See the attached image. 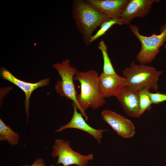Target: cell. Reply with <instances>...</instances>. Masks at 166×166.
Masks as SVG:
<instances>
[{
	"mask_svg": "<svg viewBox=\"0 0 166 166\" xmlns=\"http://www.w3.org/2000/svg\"><path fill=\"white\" fill-rule=\"evenodd\" d=\"M98 73L94 69L85 72L77 71L74 77L81 85V92L77 99L81 113L85 120H88L85 111L89 108L97 109L106 103L100 88Z\"/></svg>",
	"mask_w": 166,
	"mask_h": 166,
	"instance_id": "cell-1",
	"label": "cell"
},
{
	"mask_svg": "<svg viewBox=\"0 0 166 166\" xmlns=\"http://www.w3.org/2000/svg\"><path fill=\"white\" fill-rule=\"evenodd\" d=\"M72 16L84 44L89 46L93 33L97 28L110 18L101 13L86 0H74Z\"/></svg>",
	"mask_w": 166,
	"mask_h": 166,
	"instance_id": "cell-2",
	"label": "cell"
},
{
	"mask_svg": "<svg viewBox=\"0 0 166 166\" xmlns=\"http://www.w3.org/2000/svg\"><path fill=\"white\" fill-rule=\"evenodd\" d=\"M162 72L152 66L136 64L134 61L122 71L126 80V86L138 92L146 89L157 90L158 80Z\"/></svg>",
	"mask_w": 166,
	"mask_h": 166,
	"instance_id": "cell-3",
	"label": "cell"
},
{
	"mask_svg": "<svg viewBox=\"0 0 166 166\" xmlns=\"http://www.w3.org/2000/svg\"><path fill=\"white\" fill-rule=\"evenodd\" d=\"M129 27L141 45V50L136 56V60L141 64L150 63L160 52V48L166 41V21L160 27V34H153L150 36L141 34L139 27L136 25L130 24Z\"/></svg>",
	"mask_w": 166,
	"mask_h": 166,
	"instance_id": "cell-4",
	"label": "cell"
},
{
	"mask_svg": "<svg viewBox=\"0 0 166 166\" xmlns=\"http://www.w3.org/2000/svg\"><path fill=\"white\" fill-rule=\"evenodd\" d=\"M52 67L57 70L61 78V80L58 81L55 85L56 92L60 96L72 101L81 111L74 83V77L78 71L77 69L70 65L68 59L54 63Z\"/></svg>",
	"mask_w": 166,
	"mask_h": 166,
	"instance_id": "cell-5",
	"label": "cell"
},
{
	"mask_svg": "<svg viewBox=\"0 0 166 166\" xmlns=\"http://www.w3.org/2000/svg\"><path fill=\"white\" fill-rule=\"evenodd\" d=\"M69 141L61 139H55L53 146L51 155L57 158L56 164H62L63 166L76 165L86 166L90 160L93 159L94 155L90 153L83 155L73 150L70 147Z\"/></svg>",
	"mask_w": 166,
	"mask_h": 166,
	"instance_id": "cell-6",
	"label": "cell"
},
{
	"mask_svg": "<svg viewBox=\"0 0 166 166\" xmlns=\"http://www.w3.org/2000/svg\"><path fill=\"white\" fill-rule=\"evenodd\" d=\"M103 120L118 135L124 138L133 137L136 132L133 122L129 119L114 111L104 110L101 113Z\"/></svg>",
	"mask_w": 166,
	"mask_h": 166,
	"instance_id": "cell-7",
	"label": "cell"
},
{
	"mask_svg": "<svg viewBox=\"0 0 166 166\" xmlns=\"http://www.w3.org/2000/svg\"><path fill=\"white\" fill-rule=\"evenodd\" d=\"M0 70V76L2 78L13 83L24 93L26 96L25 106L27 121L29 116L30 98L33 92L39 87L47 85L49 83V79L44 78L36 83H31L18 79L5 67H1Z\"/></svg>",
	"mask_w": 166,
	"mask_h": 166,
	"instance_id": "cell-8",
	"label": "cell"
},
{
	"mask_svg": "<svg viewBox=\"0 0 166 166\" xmlns=\"http://www.w3.org/2000/svg\"><path fill=\"white\" fill-rule=\"evenodd\" d=\"M116 97L127 115L133 118L140 116L139 92L125 86L121 89Z\"/></svg>",
	"mask_w": 166,
	"mask_h": 166,
	"instance_id": "cell-9",
	"label": "cell"
},
{
	"mask_svg": "<svg viewBox=\"0 0 166 166\" xmlns=\"http://www.w3.org/2000/svg\"><path fill=\"white\" fill-rule=\"evenodd\" d=\"M72 106L73 112L71 120L67 124L62 125L55 132H60L65 129L70 128L80 129L91 135L97 140L98 143L100 144L103 132L107 131V130L96 129L90 126L86 122L81 113L78 112L77 107L74 103L73 102Z\"/></svg>",
	"mask_w": 166,
	"mask_h": 166,
	"instance_id": "cell-10",
	"label": "cell"
},
{
	"mask_svg": "<svg viewBox=\"0 0 166 166\" xmlns=\"http://www.w3.org/2000/svg\"><path fill=\"white\" fill-rule=\"evenodd\" d=\"M158 0H129L126 5L121 17L130 24L135 18H144L151 11L152 6Z\"/></svg>",
	"mask_w": 166,
	"mask_h": 166,
	"instance_id": "cell-11",
	"label": "cell"
},
{
	"mask_svg": "<svg viewBox=\"0 0 166 166\" xmlns=\"http://www.w3.org/2000/svg\"><path fill=\"white\" fill-rule=\"evenodd\" d=\"M99 86L103 97L117 96L121 89L126 85V79L117 73L108 74L102 72L99 76Z\"/></svg>",
	"mask_w": 166,
	"mask_h": 166,
	"instance_id": "cell-12",
	"label": "cell"
},
{
	"mask_svg": "<svg viewBox=\"0 0 166 166\" xmlns=\"http://www.w3.org/2000/svg\"><path fill=\"white\" fill-rule=\"evenodd\" d=\"M109 18H120L129 0H86Z\"/></svg>",
	"mask_w": 166,
	"mask_h": 166,
	"instance_id": "cell-13",
	"label": "cell"
},
{
	"mask_svg": "<svg viewBox=\"0 0 166 166\" xmlns=\"http://www.w3.org/2000/svg\"><path fill=\"white\" fill-rule=\"evenodd\" d=\"M20 136L0 119V140L6 141L12 146L17 145L19 142Z\"/></svg>",
	"mask_w": 166,
	"mask_h": 166,
	"instance_id": "cell-14",
	"label": "cell"
},
{
	"mask_svg": "<svg viewBox=\"0 0 166 166\" xmlns=\"http://www.w3.org/2000/svg\"><path fill=\"white\" fill-rule=\"evenodd\" d=\"M130 23L124 19L120 17L117 18H110L104 22L100 26V29L92 37L90 43L96 40L99 37L105 34L106 32L113 26L118 24H129Z\"/></svg>",
	"mask_w": 166,
	"mask_h": 166,
	"instance_id": "cell-15",
	"label": "cell"
},
{
	"mask_svg": "<svg viewBox=\"0 0 166 166\" xmlns=\"http://www.w3.org/2000/svg\"><path fill=\"white\" fill-rule=\"evenodd\" d=\"M98 48L101 52L103 58V67L102 72L108 74L117 73L109 56L107 47L103 40H102L99 42L98 45Z\"/></svg>",
	"mask_w": 166,
	"mask_h": 166,
	"instance_id": "cell-16",
	"label": "cell"
},
{
	"mask_svg": "<svg viewBox=\"0 0 166 166\" xmlns=\"http://www.w3.org/2000/svg\"><path fill=\"white\" fill-rule=\"evenodd\" d=\"M149 90L147 89L139 92L140 115L149 109L152 104L149 94Z\"/></svg>",
	"mask_w": 166,
	"mask_h": 166,
	"instance_id": "cell-17",
	"label": "cell"
},
{
	"mask_svg": "<svg viewBox=\"0 0 166 166\" xmlns=\"http://www.w3.org/2000/svg\"><path fill=\"white\" fill-rule=\"evenodd\" d=\"M149 94L152 104H159L166 101L165 94L159 92L152 93L149 92Z\"/></svg>",
	"mask_w": 166,
	"mask_h": 166,
	"instance_id": "cell-18",
	"label": "cell"
},
{
	"mask_svg": "<svg viewBox=\"0 0 166 166\" xmlns=\"http://www.w3.org/2000/svg\"><path fill=\"white\" fill-rule=\"evenodd\" d=\"M22 166H46L44 159L42 158H37L34 163L30 165L28 164H23Z\"/></svg>",
	"mask_w": 166,
	"mask_h": 166,
	"instance_id": "cell-19",
	"label": "cell"
},
{
	"mask_svg": "<svg viewBox=\"0 0 166 166\" xmlns=\"http://www.w3.org/2000/svg\"><path fill=\"white\" fill-rule=\"evenodd\" d=\"M49 166H55V165L54 164H52Z\"/></svg>",
	"mask_w": 166,
	"mask_h": 166,
	"instance_id": "cell-20",
	"label": "cell"
},
{
	"mask_svg": "<svg viewBox=\"0 0 166 166\" xmlns=\"http://www.w3.org/2000/svg\"><path fill=\"white\" fill-rule=\"evenodd\" d=\"M164 47L165 49L166 50V44L164 45Z\"/></svg>",
	"mask_w": 166,
	"mask_h": 166,
	"instance_id": "cell-21",
	"label": "cell"
}]
</instances>
